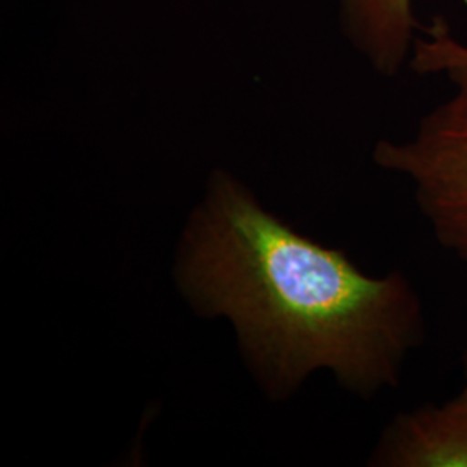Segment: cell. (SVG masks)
Here are the masks:
<instances>
[{"label": "cell", "instance_id": "cell-1", "mask_svg": "<svg viewBox=\"0 0 467 467\" xmlns=\"http://www.w3.org/2000/svg\"><path fill=\"white\" fill-rule=\"evenodd\" d=\"M181 281L202 314L233 320L277 397L327 368L368 399L399 386L426 339L422 301L401 272L366 275L343 251L267 213L225 171L187 231Z\"/></svg>", "mask_w": 467, "mask_h": 467}, {"label": "cell", "instance_id": "cell-2", "mask_svg": "<svg viewBox=\"0 0 467 467\" xmlns=\"http://www.w3.org/2000/svg\"><path fill=\"white\" fill-rule=\"evenodd\" d=\"M451 96L405 140H379L374 161L414 185L419 212L441 248L467 264V67L443 73Z\"/></svg>", "mask_w": 467, "mask_h": 467}, {"label": "cell", "instance_id": "cell-3", "mask_svg": "<svg viewBox=\"0 0 467 467\" xmlns=\"http://www.w3.org/2000/svg\"><path fill=\"white\" fill-rule=\"evenodd\" d=\"M370 464L467 467V386L453 399L399 414L381 434Z\"/></svg>", "mask_w": 467, "mask_h": 467}, {"label": "cell", "instance_id": "cell-4", "mask_svg": "<svg viewBox=\"0 0 467 467\" xmlns=\"http://www.w3.org/2000/svg\"><path fill=\"white\" fill-rule=\"evenodd\" d=\"M339 28L370 67L395 77L418 40L414 0H331Z\"/></svg>", "mask_w": 467, "mask_h": 467}, {"label": "cell", "instance_id": "cell-5", "mask_svg": "<svg viewBox=\"0 0 467 467\" xmlns=\"http://www.w3.org/2000/svg\"><path fill=\"white\" fill-rule=\"evenodd\" d=\"M466 4L467 0H462ZM410 65L420 75H443L449 67H467V44L451 35L445 21L434 19L424 38H418Z\"/></svg>", "mask_w": 467, "mask_h": 467}, {"label": "cell", "instance_id": "cell-6", "mask_svg": "<svg viewBox=\"0 0 467 467\" xmlns=\"http://www.w3.org/2000/svg\"><path fill=\"white\" fill-rule=\"evenodd\" d=\"M464 374H466V386H467V347H466V351H464Z\"/></svg>", "mask_w": 467, "mask_h": 467}]
</instances>
